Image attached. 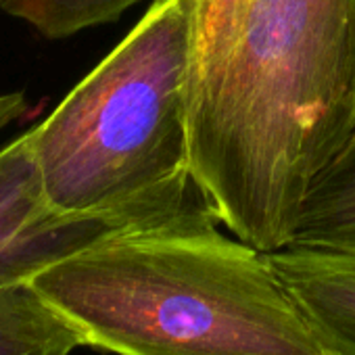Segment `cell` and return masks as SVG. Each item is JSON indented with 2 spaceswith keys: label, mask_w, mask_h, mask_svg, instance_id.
Instances as JSON below:
<instances>
[{
  "label": "cell",
  "mask_w": 355,
  "mask_h": 355,
  "mask_svg": "<svg viewBox=\"0 0 355 355\" xmlns=\"http://www.w3.org/2000/svg\"><path fill=\"white\" fill-rule=\"evenodd\" d=\"M191 173L222 226L276 253L355 136V0H187Z\"/></svg>",
  "instance_id": "6da1fadb"
},
{
  "label": "cell",
  "mask_w": 355,
  "mask_h": 355,
  "mask_svg": "<svg viewBox=\"0 0 355 355\" xmlns=\"http://www.w3.org/2000/svg\"><path fill=\"white\" fill-rule=\"evenodd\" d=\"M30 286L84 347L115 355H328L268 253L220 222L115 234Z\"/></svg>",
  "instance_id": "7a4b0ae2"
},
{
  "label": "cell",
  "mask_w": 355,
  "mask_h": 355,
  "mask_svg": "<svg viewBox=\"0 0 355 355\" xmlns=\"http://www.w3.org/2000/svg\"><path fill=\"white\" fill-rule=\"evenodd\" d=\"M187 63V0H155L30 130L44 193L57 211L115 214L144 228L220 222L191 173Z\"/></svg>",
  "instance_id": "3957f363"
},
{
  "label": "cell",
  "mask_w": 355,
  "mask_h": 355,
  "mask_svg": "<svg viewBox=\"0 0 355 355\" xmlns=\"http://www.w3.org/2000/svg\"><path fill=\"white\" fill-rule=\"evenodd\" d=\"M153 230L115 214L69 216L46 199L30 132L0 148V291L123 232Z\"/></svg>",
  "instance_id": "277c9868"
},
{
  "label": "cell",
  "mask_w": 355,
  "mask_h": 355,
  "mask_svg": "<svg viewBox=\"0 0 355 355\" xmlns=\"http://www.w3.org/2000/svg\"><path fill=\"white\" fill-rule=\"evenodd\" d=\"M268 257L328 355H355V253L291 245Z\"/></svg>",
  "instance_id": "5b68a950"
},
{
  "label": "cell",
  "mask_w": 355,
  "mask_h": 355,
  "mask_svg": "<svg viewBox=\"0 0 355 355\" xmlns=\"http://www.w3.org/2000/svg\"><path fill=\"white\" fill-rule=\"evenodd\" d=\"M293 245L355 253V136L309 193Z\"/></svg>",
  "instance_id": "8992f818"
},
{
  "label": "cell",
  "mask_w": 355,
  "mask_h": 355,
  "mask_svg": "<svg viewBox=\"0 0 355 355\" xmlns=\"http://www.w3.org/2000/svg\"><path fill=\"white\" fill-rule=\"evenodd\" d=\"M82 336L30 284L0 291V355H73Z\"/></svg>",
  "instance_id": "52a82bcc"
},
{
  "label": "cell",
  "mask_w": 355,
  "mask_h": 355,
  "mask_svg": "<svg viewBox=\"0 0 355 355\" xmlns=\"http://www.w3.org/2000/svg\"><path fill=\"white\" fill-rule=\"evenodd\" d=\"M138 3L142 0H0V9L46 38H67L111 24Z\"/></svg>",
  "instance_id": "ba28073f"
},
{
  "label": "cell",
  "mask_w": 355,
  "mask_h": 355,
  "mask_svg": "<svg viewBox=\"0 0 355 355\" xmlns=\"http://www.w3.org/2000/svg\"><path fill=\"white\" fill-rule=\"evenodd\" d=\"M28 111V98L24 92H9L0 94V132L9 123L17 121Z\"/></svg>",
  "instance_id": "9c48e42d"
}]
</instances>
